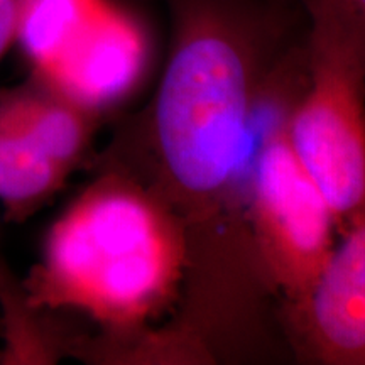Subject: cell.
I'll use <instances>...</instances> for the list:
<instances>
[{"label": "cell", "instance_id": "obj_2", "mask_svg": "<svg viewBox=\"0 0 365 365\" xmlns=\"http://www.w3.org/2000/svg\"><path fill=\"white\" fill-rule=\"evenodd\" d=\"M185 272L186 242L171 210L132 176L97 168L49 228L21 289L31 308L93 319L103 333L76 339L71 355L97 362L176 307Z\"/></svg>", "mask_w": 365, "mask_h": 365}, {"label": "cell", "instance_id": "obj_3", "mask_svg": "<svg viewBox=\"0 0 365 365\" xmlns=\"http://www.w3.org/2000/svg\"><path fill=\"white\" fill-rule=\"evenodd\" d=\"M307 75L286 108L284 130L340 237L365 220V68L331 21L307 17Z\"/></svg>", "mask_w": 365, "mask_h": 365}, {"label": "cell", "instance_id": "obj_4", "mask_svg": "<svg viewBox=\"0 0 365 365\" xmlns=\"http://www.w3.org/2000/svg\"><path fill=\"white\" fill-rule=\"evenodd\" d=\"M293 98V97H291ZM269 118L255 145L247 217L259 266L281 313L301 307L336 245L335 217L287 143L284 115Z\"/></svg>", "mask_w": 365, "mask_h": 365}, {"label": "cell", "instance_id": "obj_7", "mask_svg": "<svg viewBox=\"0 0 365 365\" xmlns=\"http://www.w3.org/2000/svg\"><path fill=\"white\" fill-rule=\"evenodd\" d=\"M304 17L331 21L352 41L365 68V0H293Z\"/></svg>", "mask_w": 365, "mask_h": 365}, {"label": "cell", "instance_id": "obj_1", "mask_svg": "<svg viewBox=\"0 0 365 365\" xmlns=\"http://www.w3.org/2000/svg\"><path fill=\"white\" fill-rule=\"evenodd\" d=\"M171 41L153 98L117 127L97 168L129 175L181 225L175 317L150 331L158 364H262L287 349L247 195L264 107L307 63L293 0H166Z\"/></svg>", "mask_w": 365, "mask_h": 365}, {"label": "cell", "instance_id": "obj_6", "mask_svg": "<svg viewBox=\"0 0 365 365\" xmlns=\"http://www.w3.org/2000/svg\"><path fill=\"white\" fill-rule=\"evenodd\" d=\"M281 323L296 359L365 365V220L340 235L312 293Z\"/></svg>", "mask_w": 365, "mask_h": 365}, {"label": "cell", "instance_id": "obj_8", "mask_svg": "<svg viewBox=\"0 0 365 365\" xmlns=\"http://www.w3.org/2000/svg\"><path fill=\"white\" fill-rule=\"evenodd\" d=\"M31 0H0V59L19 38Z\"/></svg>", "mask_w": 365, "mask_h": 365}, {"label": "cell", "instance_id": "obj_5", "mask_svg": "<svg viewBox=\"0 0 365 365\" xmlns=\"http://www.w3.org/2000/svg\"><path fill=\"white\" fill-rule=\"evenodd\" d=\"M100 122L34 73L0 86V203L9 220H26L63 188Z\"/></svg>", "mask_w": 365, "mask_h": 365}]
</instances>
